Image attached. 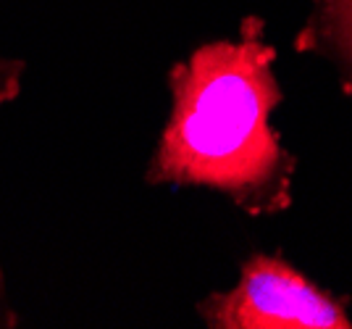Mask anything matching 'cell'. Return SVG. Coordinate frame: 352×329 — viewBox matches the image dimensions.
Here are the masks:
<instances>
[{
	"mask_svg": "<svg viewBox=\"0 0 352 329\" xmlns=\"http://www.w3.org/2000/svg\"><path fill=\"white\" fill-rule=\"evenodd\" d=\"M24 61L11 59L0 53V105L11 103L21 92V76H24Z\"/></svg>",
	"mask_w": 352,
	"mask_h": 329,
	"instance_id": "4",
	"label": "cell"
},
{
	"mask_svg": "<svg viewBox=\"0 0 352 329\" xmlns=\"http://www.w3.org/2000/svg\"><path fill=\"white\" fill-rule=\"evenodd\" d=\"M274 59L263 21L248 19L236 43L203 45L176 63L174 108L147 180L219 190L250 216L287 209L294 161L268 127L281 103Z\"/></svg>",
	"mask_w": 352,
	"mask_h": 329,
	"instance_id": "1",
	"label": "cell"
},
{
	"mask_svg": "<svg viewBox=\"0 0 352 329\" xmlns=\"http://www.w3.org/2000/svg\"><path fill=\"white\" fill-rule=\"evenodd\" d=\"M208 327L219 329H347V314L300 271L271 255H252L239 282L197 306Z\"/></svg>",
	"mask_w": 352,
	"mask_h": 329,
	"instance_id": "2",
	"label": "cell"
},
{
	"mask_svg": "<svg viewBox=\"0 0 352 329\" xmlns=\"http://www.w3.org/2000/svg\"><path fill=\"white\" fill-rule=\"evenodd\" d=\"M6 321H14V316L6 308V287H3V274H0V324Z\"/></svg>",
	"mask_w": 352,
	"mask_h": 329,
	"instance_id": "5",
	"label": "cell"
},
{
	"mask_svg": "<svg viewBox=\"0 0 352 329\" xmlns=\"http://www.w3.org/2000/svg\"><path fill=\"white\" fill-rule=\"evenodd\" d=\"M316 3H318V27L326 30V37L331 40L344 66L352 72V0H316Z\"/></svg>",
	"mask_w": 352,
	"mask_h": 329,
	"instance_id": "3",
	"label": "cell"
}]
</instances>
